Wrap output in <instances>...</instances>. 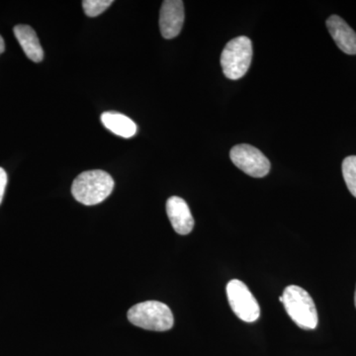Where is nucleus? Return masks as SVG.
<instances>
[{
  "label": "nucleus",
  "instance_id": "3",
  "mask_svg": "<svg viewBox=\"0 0 356 356\" xmlns=\"http://www.w3.org/2000/svg\"><path fill=\"white\" fill-rule=\"evenodd\" d=\"M283 304L289 317L303 330H315L318 323L315 303L303 288L290 285L283 292Z\"/></svg>",
  "mask_w": 356,
  "mask_h": 356
},
{
  "label": "nucleus",
  "instance_id": "8",
  "mask_svg": "<svg viewBox=\"0 0 356 356\" xmlns=\"http://www.w3.org/2000/svg\"><path fill=\"white\" fill-rule=\"evenodd\" d=\"M166 213L173 229L179 235H188L194 227V219L184 199L172 196L166 202Z\"/></svg>",
  "mask_w": 356,
  "mask_h": 356
},
{
  "label": "nucleus",
  "instance_id": "9",
  "mask_svg": "<svg viewBox=\"0 0 356 356\" xmlns=\"http://www.w3.org/2000/svg\"><path fill=\"white\" fill-rule=\"evenodd\" d=\"M330 34L337 46L348 55H356V33L348 23L337 15H332L327 20Z\"/></svg>",
  "mask_w": 356,
  "mask_h": 356
},
{
  "label": "nucleus",
  "instance_id": "13",
  "mask_svg": "<svg viewBox=\"0 0 356 356\" xmlns=\"http://www.w3.org/2000/svg\"><path fill=\"white\" fill-rule=\"evenodd\" d=\"M113 3L112 0H84L83 2L84 13L88 17H96L104 13Z\"/></svg>",
  "mask_w": 356,
  "mask_h": 356
},
{
  "label": "nucleus",
  "instance_id": "5",
  "mask_svg": "<svg viewBox=\"0 0 356 356\" xmlns=\"http://www.w3.org/2000/svg\"><path fill=\"white\" fill-rule=\"evenodd\" d=\"M227 296L232 310L243 322L254 323L261 316L257 299L242 281H229L227 285Z\"/></svg>",
  "mask_w": 356,
  "mask_h": 356
},
{
  "label": "nucleus",
  "instance_id": "11",
  "mask_svg": "<svg viewBox=\"0 0 356 356\" xmlns=\"http://www.w3.org/2000/svg\"><path fill=\"white\" fill-rule=\"evenodd\" d=\"M103 125L115 135L120 137H133L137 133V126L126 115L118 113V112H105L102 115Z\"/></svg>",
  "mask_w": 356,
  "mask_h": 356
},
{
  "label": "nucleus",
  "instance_id": "4",
  "mask_svg": "<svg viewBox=\"0 0 356 356\" xmlns=\"http://www.w3.org/2000/svg\"><path fill=\"white\" fill-rule=\"evenodd\" d=\"M252 44L245 36L231 40L221 55V65L225 76L232 81L242 79L252 64Z\"/></svg>",
  "mask_w": 356,
  "mask_h": 356
},
{
  "label": "nucleus",
  "instance_id": "6",
  "mask_svg": "<svg viewBox=\"0 0 356 356\" xmlns=\"http://www.w3.org/2000/svg\"><path fill=\"white\" fill-rule=\"evenodd\" d=\"M229 158L236 168L250 177H266L270 170V161L264 154L250 145H236L229 152Z\"/></svg>",
  "mask_w": 356,
  "mask_h": 356
},
{
  "label": "nucleus",
  "instance_id": "2",
  "mask_svg": "<svg viewBox=\"0 0 356 356\" xmlns=\"http://www.w3.org/2000/svg\"><path fill=\"white\" fill-rule=\"evenodd\" d=\"M128 320L136 327L154 332L168 331L175 324L170 307L159 301L136 304L128 311Z\"/></svg>",
  "mask_w": 356,
  "mask_h": 356
},
{
  "label": "nucleus",
  "instance_id": "10",
  "mask_svg": "<svg viewBox=\"0 0 356 356\" xmlns=\"http://www.w3.org/2000/svg\"><path fill=\"white\" fill-rule=\"evenodd\" d=\"M14 34L25 51L26 56L33 62H42L44 51L33 28L28 25H17L14 28Z\"/></svg>",
  "mask_w": 356,
  "mask_h": 356
},
{
  "label": "nucleus",
  "instance_id": "12",
  "mask_svg": "<svg viewBox=\"0 0 356 356\" xmlns=\"http://www.w3.org/2000/svg\"><path fill=\"white\" fill-rule=\"evenodd\" d=\"M343 175L348 191L356 198V156L344 159Z\"/></svg>",
  "mask_w": 356,
  "mask_h": 356
},
{
  "label": "nucleus",
  "instance_id": "14",
  "mask_svg": "<svg viewBox=\"0 0 356 356\" xmlns=\"http://www.w3.org/2000/svg\"><path fill=\"white\" fill-rule=\"evenodd\" d=\"M7 185V175L3 168H0V204L3 200L4 193H6Z\"/></svg>",
  "mask_w": 356,
  "mask_h": 356
},
{
  "label": "nucleus",
  "instance_id": "1",
  "mask_svg": "<svg viewBox=\"0 0 356 356\" xmlns=\"http://www.w3.org/2000/svg\"><path fill=\"white\" fill-rule=\"evenodd\" d=\"M114 188L113 178L103 170H88L74 180L72 193L79 203L97 205L109 197Z\"/></svg>",
  "mask_w": 356,
  "mask_h": 356
},
{
  "label": "nucleus",
  "instance_id": "7",
  "mask_svg": "<svg viewBox=\"0 0 356 356\" xmlns=\"http://www.w3.org/2000/svg\"><path fill=\"white\" fill-rule=\"evenodd\" d=\"M184 22V1L165 0L161 6L159 27L163 38L173 39L181 32Z\"/></svg>",
  "mask_w": 356,
  "mask_h": 356
},
{
  "label": "nucleus",
  "instance_id": "16",
  "mask_svg": "<svg viewBox=\"0 0 356 356\" xmlns=\"http://www.w3.org/2000/svg\"><path fill=\"white\" fill-rule=\"evenodd\" d=\"M280 301L281 302V303H283V297L282 296L280 297Z\"/></svg>",
  "mask_w": 356,
  "mask_h": 356
},
{
  "label": "nucleus",
  "instance_id": "15",
  "mask_svg": "<svg viewBox=\"0 0 356 356\" xmlns=\"http://www.w3.org/2000/svg\"><path fill=\"white\" fill-rule=\"evenodd\" d=\"M4 50H6V43H4V40L0 36V55L3 53Z\"/></svg>",
  "mask_w": 356,
  "mask_h": 356
},
{
  "label": "nucleus",
  "instance_id": "17",
  "mask_svg": "<svg viewBox=\"0 0 356 356\" xmlns=\"http://www.w3.org/2000/svg\"><path fill=\"white\" fill-rule=\"evenodd\" d=\"M355 308H356V290H355Z\"/></svg>",
  "mask_w": 356,
  "mask_h": 356
}]
</instances>
